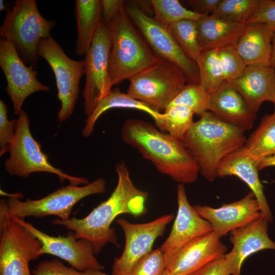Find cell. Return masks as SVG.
I'll list each match as a JSON object with an SVG mask.
<instances>
[{
  "label": "cell",
  "mask_w": 275,
  "mask_h": 275,
  "mask_svg": "<svg viewBox=\"0 0 275 275\" xmlns=\"http://www.w3.org/2000/svg\"><path fill=\"white\" fill-rule=\"evenodd\" d=\"M115 169L118 175L117 184L105 201L82 218H56L51 222L52 225L63 226L73 232L76 239L88 240L95 254L100 253L108 243L118 245L115 228H112L111 225L118 215L129 214L137 217L147 211L146 204L148 193L134 185L125 162H118Z\"/></svg>",
  "instance_id": "obj_1"
},
{
  "label": "cell",
  "mask_w": 275,
  "mask_h": 275,
  "mask_svg": "<svg viewBox=\"0 0 275 275\" xmlns=\"http://www.w3.org/2000/svg\"><path fill=\"white\" fill-rule=\"evenodd\" d=\"M121 138L151 162L158 172L179 183H191L197 179L198 166L181 141L151 123L127 119L122 126Z\"/></svg>",
  "instance_id": "obj_2"
},
{
  "label": "cell",
  "mask_w": 275,
  "mask_h": 275,
  "mask_svg": "<svg viewBox=\"0 0 275 275\" xmlns=\"http://www.w3.org/2000/svg\"><path fill=\"white\" fill-rule=\"evenodd\" d=\"M244 132L208 111L194 122L181 141L200 174L212 182L217 177V169L223 159L244 145Z\"/></svg>",
  "instance_id": "obj_3"
},
{
  "label": "cell",
  "mask_w": 275,
  "mask_h": 275,
  "mask_svg": "<svg viewBox=\"0 0 275 275\" xmlns=\"http://www.w3.org/2000/svg\"><path fill=\"white\" fill-rule=\"evenodd\" d=\"M106 25L111 34L109 71L113 86L141 72L152 64L157 57L133 26L124 4Z\"/></svg>",
  "instance_id": "obj_4"
},
{
  "label": "cell",
  "mask_w": 275,
  "mask_h": 275,
  "mask_svg": "<svg viewBox=\"0 0 275 275\" xmlns=\"http://www.w3.org/2000/svg\"><path fill=\"white\" fill-rule=\"evenodd\" d=\"M55 24L54 21L41 15L35 0H16L7 11L0 26V37L11 42L24 63L34 68L40 41L51 36L50 32Z\"/></svg>",
  "instance_id": "obj_5"
},
{
  "label": "cell",
  "mask_w": 275,
  "mask_h": 275,
  "mask_svg": "<svg viewBox=\"0 0 275 275\" xmlns=\"http://www.w3.org/2000/svg\"><path fill=\"white\" fill-rule=\"evenodd\" d=\"M16 121L14 138L8 150L10 156L5 162L8 174L27 178L33 173L47 172L56 175L61 182L68 180L72 185L89 183L86 178L68 175L49 162L40 143L32 135L29 118L24 111L20 112Z\"/></svg>",
  "instance_id": "obj_6"
},
{
  "label": "cell",
  "mask_w": 275,
  "mask_h": 275,
  "mask_svg": "<svg viewBox=\"0 0 275 275\" xmlns=\"http://www.w3.org/2000/svg\"><path fill=\"white\" fill-rule=\"evenodd\" d=\"M129 80L126 93L159 112L166 110L188 81L180 68L158 57Z\"/></svg>",
  "instance_id": "obj_7"
},
{
  "label": "cell",
  "mask_w": 275,
  "mask_h": 275,
  "mask_svg": "<svg viewBox=\"0 0 275 275\" xmlns=\"http://www.w3.org/2000/svg\"><path fill=\"white\" fill-rule=\"evenodd\" d=\"M106 188L105 180L100 177L82 186L69 184L62 187L38 200H20L19 194H9L6 200L10 216L23 219L26 217L58 216L62 220L70 218L73 206L82 199L102 194Z\"/></svg>",
  "instance_id": "obj_8"
},
{
  "label": "cell",
  "mask_w": 275,
  "mask_h": 275,
  "mask_svg": "<svg viewBox=\"0 0 275 275\" xmlns=\"http://www.w3.org/2000/svg\"><path fill=\"white\" fill-rule=\"evenodd\" d=\"M42 243L10 216L0 200V275H31L29 262L37 259Z\"/></svg>",
  "instance_id": "obj_9"
},
{
  "label": "cell",
  "mask_w": 275,
  "mask_h": 275,
  "mask_svg": "<svg viewBox=\"0 0 275 275\" xmlns=\"http://www.w3.org/2000/svg\"><path fill=\"white\" fill-rule=\"evenodd\" d=\"M111 46L110 30L102 20L85 55L86 83L82 97L84 113L87 117L92 114L97 102L112 91L109 71Z\"/></svg>",
  "instance_id": "obj_10"
},
{
  "label": "cell",
  "mask_w": 275,
  "mask_h": 275,
  "mask_svg": "<svg viewBox=\"0 0 275 275\" xmlns=\"http://www.w3.org/2000/svg\"><path fill=\"white\" fill-rule=\"evenodd\" d=\"M38 54L47 62L54 74L61 102L58 119L64 122L72 114L78 97L80 80L85 73L84 60L70 59L51 36L40 41Z\"/></svg>",
  "instance_id": "obj_11"
},
{
  "label": "cell",
  "mask_w": 275,
  "mask_h": 275,
  "mask_svg": "<svg viewBox=\"0 0 275 275\" xmlns=\"http://www.w3.org/2000/svg\"><path fill=\"white\" fill-rule=\"evenodd\" d=\"M124 9L138 27L155 54L175 65L184 73L189 83H199L197 63L190 59L178 44L168 26L143 13L132 2Z\"/></svg>",
  "instance_id": "obj_12"
},
{
  "label": "cell",
  "mask_w": 275,
  "mask_h": 275,
  "mask_svg": "<svg viewBox=\"0 0 275 275\" xmlns=\"http://www.w3.org/2000/svg\"><path fill=\"white\" fill-rule=\"evenodd\" d=\"M174 215L169 214L146 223L133 224L123 218L116 222L125 239L121 255L114 259L111 275H127L138 261L150 253L156 239L163 235Z\"/></svg>",
  "instance_id": "obj_13"
},
{
  "label": "cell",
  "mask_w": 275,
  "mask_h": 275,
  "mask_svg": "<svg viewBox=\"0 0 275 275\" xmlns=\"http://www.w3.org/2000/svg\"><path fill=\"white\" fill-rule=\"evenodd\" d=\"M11 217L22 225L41 242L42 248L38 252L39 257L45 254L54 255L80 271L102 270L104 269L95 256L91 243L85 239H76L72 231H70L66 236H50L22 218L16 216Z\"/></svg>",
  "instance_id": "obj_14"
},
{
  "label": "cell",
  "mask_w": 275,
  "mask_h": 275,
  "mask_svg": "<svg viewBox=\"0 0 275 275\" xmlns=\"http://www.w3.org/2000/svg\"><path fill=\"white\" fill-rule=\"evenodd\" d=\"M0 66L7 81L6 90L10 98L15 115H19L25 99L37 92H48L49 87L37 78V72L27 66L15 47L8 40L0 39Z\"/></svg>",
  "instance_id": "obj_15"
},
{
  "label": "cell",
  "mask_w": 275,
  "mask_h": 275,
  "mask_svg": "<svg viewBox=\"0 0 275 275\" xmlns=\"http://www.w3.org/2000/svg\"><path fill=\"white\" fill-rule=\"evenodd\" d=\"M177 213L168 237L161 245L166 266L173 257L188 243L213 231L209 222L201 217L187 199L184 184L177 188Z\"/></svg>",
  "instance_id": "obj_16"
},
{
  "label": "cell",
  "mask_w": 275,
  "mask_h": 275,
  "mask_svg": "<svg viewBox=\"0 0 275 275\" xmlns=\"http://www.w3.org/2000/svg\"><path fill=\"white\" fill-rule=\"evenodd\" d=\"M194 207L201 217L210 223L213 231L221 238L262 215L258 201L251 191L241 199L219 208L199 205Z\"/></svg>",
  "instance_id": "obj_17"
},
{
  "label": "cell",
  "mask_w": 275,
  "mask_h": 275,
  "mask_svg": "<svg viewBox=\"0 0 275 275\" xmlns=\"http://www.w3.org/2000/svg\"><path fill=\"white\" fill-rule=\"evenodd\" d=\"M268 222L262 215L230 232L231 251L224 255L231 275H241L245 260L251 255L265 250H275V242L268 234Z\"/></svg>",
  "instance_id": "obj_18"
},
{
  "label": "cell",
  "mask_w": 275,
  "mask_h": 275,
  "mask_svg": "<svg viewBox=\"0 0 275 275\" xmlns=\"http://www.w3.org/2000/svg\"><path fill=\"white\" fill-rule=\"evenodd\" d=\"M227 246L213 231L198 237L182 248L166 265L174 275H188L224 256Z\"/></svg>",
  "instance_id": "obj_19"
},
{
  "label": "cell",
  "mask_w": 275,
  "mask_h": 275,
  "mask_svg": "<svg viewBox=\"0 0 275 275\" xmlns=\"http://www.w3.org/2000/svg\"><path fill=\"white\" fill-rule=\"evenodd\" d=\"M228 82L256 114L264 102L274 101L275 68L270 65H248L239 77Z\"/></svg>",
  "instance_id": "obj_20"
},
{
  "label": "cell",
  "mask_w": 275,
  "mask_h": 275,
  "mask_svg": "<svg viewBox=\"0 0 275 275\" xmlns=\"http://www.w3.org/2000/svg\"><path fill=\"white\" fill-rule=\"evenodd\" d=\"M258 162V160L242 146L223 159L217 169L216 176L217 177L235 176L243 181L258 201L262 216L271 223L273 217L259 177Z\"/></svg>",
  "instance_id": "obj_21"
},
{
  "label": "cell",
  "mask_w": 275,
  "mask_h": 275,
  "mask_svg": "<svg viewBox=\"0 0 275 275\" xmlns=\"http://www.w3.org/2000/svg\"><path fill=\"white\" fill-rule=\"evenodd\" d=\"M209 94V111L216 117L245 131L253 127L256 114L230 84L225 81Z\"/></svg>",
  "instance_id": "obj_22"
},
{
  "label": "cell",
  "mask_w": 275,
  "mask_h": 275,
  "mask_svg": "<svg viewBox=\"0 0 275 275\" xmlns=\"http://www.w3.org/2000/svg\"><path fill=\"white\" fill-rule=\"evenodd\" d=\"M246 24L208 15L197 21L198 40L201 52L235 46Z\"/></svg>",
  "instance_id": "obj_23"
},
{
  "label": "cell",
  "mask_w": 275,
  "mask_h": 275,
  "mask_svg": "<svg viewBox=\"0 0 275 275\" xmlns=\"http://www.w3.org/2000/svg\"><path fill=\"white\" fill-rule=\"evenodd\" d=\"M274 32L265 23L246 24L235 45L246 66L270 65Z\"/></svg>",
  "instance_id": "obj_24"
},
{
  "label": "cell",
  "mask_w": 275,
  "mask_h": 275,
  "mask_svg": "<svg viewBox=\"0 0 275 275\" xmlns=\"http://www.w3.org/2000/svg\"><path fill=\"white\" fill-rule=\"evenodd\" d=\"M75 17L77 32L75 53L85 56L102 21L101 0H76Z\"/></svg>",
  "instance_id": "obj_25"
},
{
  "label": "cell",
  "mask_w": 275,
  "mask_h": 275,
  "mask_svg": "<svg viewBox=\"0 0 275 275\" xmlns=\"http://www.w3.org/2000/svg\"><path fill=\"white\" fill-rule=\"evenodd\" d=\"M117 108L135 109L144 112L154 119L156 126L162 120V113L132 98L127 93H122L118 89H115L97 102L92 114L87 117L81 131L82 135L86 138L89 137L93 132L98 118L106 111Z\"/></svg>",
  "instance_id": "obj_26"
},
{
  "label": "cell",
  "mask_w": 275,
  "mask_h": 275,
  "mask_svg": "<svg viewBox=\"0 0 275 275\" xmlns=\"http://www.w3.org/2000/svg\"><path fill=\"white\" fill-rule=\"evenodd\" d=\"M243 147L257 160L275 154V113L262 118Z\"/></svg>",
  "instance_id": "obj_27"
},
{
  "label": "cell",
  "mask_w": 275,
  "mask_h": 275,
  "mask_svg": "<svg viewBox=\"0 0 275 275\" xmlns=\"http://www.w3.org/2000/svg\"><path fill=\"white\" fill-rule=\"evenodd\" d=\"M200 85L210 93L225 80L218 49L202 51L197 58Z\"/></svg>",
  "instance_id": "obj_28"
},
{
  "label": "cell",
  "mask_w": 275,
  "mask_h": 275,
  "mask_svg": "<svg viewBox=\"0 0 275 275\" xmlns=\"http://www.w3.org/2000/svg\"><path fill=\"white\" fill-rule=\"evenodd\" d=\"M194 112L183 105H169L162 113L159 129L181 141L194 123Z\"/></svg>",
  "instance_id": "obj_29"
},
{
  "label": "cell",
  "mask_w": 275,
  "mask_h": 275,
  "mask_svg": "<svg viewBox=\"0 0 275 275\" xmlns=\"http://www.w3.org/2000/svg\"><path fill=\"white\" fill-rule=\"evenodd\" d=\"M168 27L184 52L196 62L201 52L198 40L197 21L182 19Z\"/></svg>",
  "instance_id": "obj_30"
},
{
  "label": "cell",
  "mask_w": 275,
  "mask_h": 275,
  "mask_svg": "<svg viewBox=\"0 0 275 275\" xmlns=\"http://www.w3.org/2000/svg\"><path fill=\"white\" fill-rule=\"evenodd\" d=\"M151 2L154 11L153 18L166 26L182 19L198 21L208 15L188 10L177 0H152Z\"/></svg>",
  "instance_id": "obj_31"
},
{
  "label": "cell",
  "mask_w": 275,
  "mask_h": 275,
  "mask_svg": "<svg viewBox=\"0 0 275 275\" xmlns=\"http://www.w3.org/2000/svg\"><path fill=\"white\" fill-rule=\"evenodd\" d=\"M260 0H222L213 15L218 18L245 24L253 14Z\"/></svg>",
  "instance_id": "obj_32"
},
{
  "label": "cell",
  "mask_w": 275,
  "mask_h": 275,
  "mask_svg": "<svg viewBox=\"0 0 275 275\" xmlns=\"http://www.w3.org/2000/svg\"><path fill=\"white\" fill-rule=\"evenodd\" d=\"M209 93L200 84L190 82L186 85L169 105L186 106L201 117L209 111Z\"/></svg>",
  "instance_id": "obj_33"
},
{
  "label": "cell",
  "mask_w": 275,
  "mask_h": 275,
  "mask_svg": "<svg viewBox=\"0 0 275 275\" xmlns=\"http://www.w3.org/2000/svg\"><path fill=\"white\" fill-rule=\"evenodd\" d=\"M218 53L225 81H230L242 73L246 65L235 46L220 48Z\"/></svg>",
  "instance_id": "obj_34"
},
{
  "label": "cell",
  "mask_w": 275,
  "mask_h": 275,
  "mask_svg": "<svg viewBox=\"0 0 275 275\" xmlns=\"http://www.w3.org/2000/svg\"><path fill=\"white\" fill-rule=\"evenodd\" d=\"M33 275H107L102 270L80 271L72 266L67 267L60 260H44L32 270Z\"/></svg>",
  "instance_id": "obj_35"
},
{
  "label": "cell",
  "mask_w": 275,
  "mask_h": 275,
  "mask_svg": "<svg viewBox=\"0 0 275 275\" xmlns=\"http://www.w3.org/2000/svg\"><path fill=\"white\" fill-rule=\"evenodd\" d=\"M166 268L163 253L157 248L140 259L127 275H161Z\"/></svg>",
  "instance_id": "obj_36"
},
{
  "label": "cell",
  "mask_w": 275,
  "mask_h": 275,
  "mask_svg": "<svg viewBox=\"0 0 275 275\" xmlns=\"http://www.w3.org/2000/svg\"><path fill=\"white\" fill-rule=\"evenodd\" d=\"M8 107L5 102L0 100V155L8 152L15 134L16 119L9 120Z\"/></svg>",
  "instance_id": "obj_37"
},
{
  "label": "cell",
  "mask_w": 275,
  "mask_h": 275,
  "mask_svg": "<svg viewBox=\"0 0 275 275\" xmlns=\"http://www.w3.org/2000/svg\"><path fill=\"white\" fill-rule=\"evenodd\" d=\"M265 23L275 31V0H260L246 24Z\"/></svg>",
  "instance_id": "obj_38"
},
{
  "label": "cell",
  "mask_w": 275,
  "mask_h": 275,
  "mask_svg": "<svg viewBox=\"0 0 275 275\" xmlns=\"http://www.w3.org/2000/svg\"><path fill=\"white\" fill-rule=\"evenodd\" d=\"M224 255L207 263L188 275H231L230 267Z\"/></svg>",
  "instance_id": "obj_39"
},
{
  "label": "cell",
  "mask_w": 275,
  "mask_h": 275,
  "mask_svg": "<svg viewBox=\"0 0 275 275\" xmlns=\"http://www.w3.org/2000/svg\"><path fill=\"white\" fill-rule=\"evenodd\" d=\"M102 20L106 24L111 22L124 4L121 0H101Z\"/></svg>",
  "instance_id": "obj_40"
},
{
  "label": "cell",
  "mask_w": 275,
  "mask_h": 275,
  "mask_svg": "<svg viewBox=\"0 0 275 275\" xmlns=\"http://www.w3.org/2000/svg\"><path fill=\"white\" fill-rule=\"evenodd\" d=\"M188 3L193 11L209 15L213 14L219 6L222 0H190Z\"/></svg>",
  "instance_id": "obj_41"
},
{
  "label": "cell",
  "mask_w": 275,
  "mask_h": 275,
  "mask_svg": "<svg viewBox=\"0 0 275 275\" xmlns=\"http://www.w3.org/2000/svg\"><path fill=\"white\" fill-rule=\"evenodd\" d=\"M132 3L145 15L150 17L149 14H154L151 1H135Z\"/></svg>",
  "instance_id": "obj_42"
},
{
  "label": "cell",
  "mask_w": 275,
  "mask_h": 275,
  "mask_svg": "<svg viewBox=\"0 0 275 275\" xmlns=\"http://www.w3.org/2000/svg\"><path fill=\"white\" fill-rule=\"evenodd\" d=\"M272 166H275V154L258 160L257 166L258 171Z\"/></svg>",
  "instance_id": "obj_43"
},
{
  "label": "cell",
  "mask_w": 275,
  "mask_h": 275,
  "mask_svg": "<svg viewBox=\"0 0 275 275\" xmlns=\"http://www.w3.org/2000/svg\"><path fill=\"white\" fill-rule=\"evenodd\" d=\"M270 65L275 68V32L272 40V53Z\"/></svg>",
  "instance_id": "obj_44"
},
{
  "label": "cell",
  "mask_w": 275,
  "mask_h": 275,
  "mask_svg": "<svg viewBox=\"0 0 275 275\" xmlns=\"http://www.w3.org/2000/svg\"><path fill=\"white\" fill-rule=\"evenodd\" d=\"M6 8V5H5V2L3 0L0 1V10L1 11H5Z\"/></svg>",
  "instance_id": "obj_45"
},
{
  "label": "cell",
  "mask_w": 275,
  "mask_h": 275,
  "mask_svg": "<svg viewBox=\"0 0 275 275\" xmlns=\"http://www.w3.org/2000/svg\"><path fill=\"white\" fill-rule=\"evenodd\" d=\"M161 275H174L173 274L171 273L168 270H167L166 268L162 273Z\"/></svg>",
  "instance_id": "obj_46"
},
{
  "label": "cell",
  "mask_w": 275,
  "mask_h": 275,
  "mask_svg": "<svg viewBox=\"0 0 275 275\" xmlns=\"http://www.w3.org/2000/svg\"><path fill=\"white\" fill-rule=\"evenodd\" d=\"M273 103H274V113H275V99H274V102Z\"/></svg>",
  "instance_id": "obj_47"
}]
</instances>
